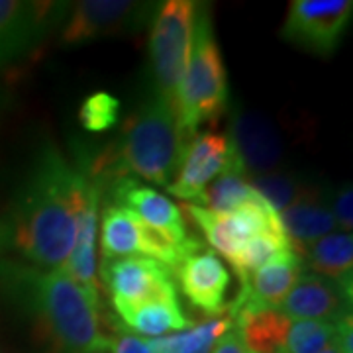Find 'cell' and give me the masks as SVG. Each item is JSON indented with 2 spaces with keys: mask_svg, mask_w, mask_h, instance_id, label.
<instances>
[{
  "mask_svg": "<svg viewBox=\"0 0 353 353\" xmlns=\"http://www.w3.org/2000/svg\"><path fill=\"white\" fill-rule=\"evenodd\" d=\"M94 181L46 145L14 202L10 245L38 269H61L75 245L81 214Z\"/></svg>",
  "mask_w": 353,
  "mask_h": 353,
  "instance_id": "1",
  "label": "cell"
},
{
  "mask_svg": "<svg viewBox=\"0 0 353 353\" xmlns=\"http://www.w3.org/2000/svg\"><path fill=\"white\" fill-rule=\"evenodd\" d=\"M0 287L36 318L53 353H110L112 336L101 310L61 269H38L0 259Z\"/></svg>",
  "mask_w": 353,
  "mask_h": 353,
  "instance_id": "2",
  "label": "cell"
},
{
  "mask_svg": "<svg viewBox=\"0 0 353 353\" xmlns=\"http://www.w3.org/2000/svg\"><path fill=\"white\" fill-rule=\"evenodd\" d=\"M189 139L175 108L153 92L150 101L128 116L120 138L92 161L87 173L99 187L120 176H141L167 187L175 179Z\"/></svg>",
  "mask_w": 353,
  "mask_h": 353,
  "instance_id": "3",
  "label": "cell"
},
{
  "mask_svg": "<svg viewBox=\"0 0 353 353\" xmlns=\"http://www.w3.org/2000/svg\"><path fill=\"white\" fill-rule=\"evenodd\" d=\"M230 88L222 53L208 8L199 6L187 65L176 88L175 110L183 132L192 138L199 128L226 112Z\"/></svg>",
  "mask_w": 353,
  "mask_h": 353,
  "instance_id": "4",
  "label": "cell"
},
{
  "mask_svg": "<svg viewBox=\"0 0 353 353\" xmlns=\"http://www.w3.org/2000/svg\"><path fill=\"white\" fill-rule=\"evenodd\" d=\"M199 2L167 0L157 6L150 34V63L155 94L175 108L176 88L187 65ZM176 112V110H175Z\"/></svg>",
  "mask_w": 353,
  "mask_h": 353,
  "instance_id": "5",
  "label": "cell"
},
{
  "mask_svg": "<svg viewBox=\"0 0 353 353\" xmlns=\"http://www.w3.org/2000/svg\"><path fill=\"white\" fill-rule=\"evenodd\" d=\"M102 261L116 257H148L167 269H176L189 255L202 250L199 240L187 245L175 243L163 234L145 226L130 210L106 202L101 224Z\"/></svg>",
  "mask_w": 353,
  "mask_h": 353,
  "instance_id": "6",
  "label": "cell"
},
{
  "mask_svg": "<svg viewBox=\"0 0 353 353\" xmlns=\"http://www.w3.org/2000/svg\"><path fill=\"white\" fill-rule=\"evenodd\" d=\"M155 2L134 0H81L69 10L61 32L63 46H83L102 38L136 34L152 24Z\"/></svg>",
  "mask_w": 353,
  "mask_h": 353,
  "instance_id": "7",
  "label": "cell"
},
{
  "mask_svg": "<svg viewBox=\"0 0 353 353\" xmlns=\"http://www.w3.org/2000/svg\"><path fill=\"white\" fill-rule=\"evenodd\" d=\"M352 16V0H292L281 38L299 50L330 57L340 48Z\"/></svg>",
  "mask_w": 353,
  "mask_h": 353,
  "instance_id": "8",
  "label": "cell"
},
{
  "mask_svg": "<svg viewBox=\"0 0 353 353\" xmlns=\"http://www.w3.org/2000/svg\"><path fill=\"white\" fill-rule=\"evenodd\" d=\"M181 210L189 212L194 224L204 232L206 241L216 252L222 253L228 261H232L241 248L259 234H285L281 216L269 206L267 201L241 206L228 214L212 212L196 204L183 206Z\"/></svg>",
  "mask_w": 353,
  "mask_h": 353,
  "instance_id": "9",
  "label": "cell"
},
{
  "mask_svg": "<svg viewBox=\"0 0 353 353\" xmlns=\"http://www.w3.org/2000/svg\"><path fill=\"white\" fill-rule=\"evenodd\" d=\"M228 171L243 173L228 136L216 132H199L189 139L175 179L167 185V190L183 201L199 202L204 189Z\"/></svg>",
  "mask_w": 353,
  "mask_h": 353,
  "instance_id": "10",
  "label": "cell"
},
{
  "mask_svg": "<svg viewBox=\"0 0 353 353\" xmlns=\"http://www.w3.org/2000/svg\"><path fill=\"white\" fill-rule=\"evenodd\" d=\"M101 277L112 304L179 301L171 269L148 257H116L102 261Z\"/></svg>",
  "mask_w": 353,
  "mask_h": 353,
  "instance_id": "11",
  "label": "cell"
},
{
  "mask_svg": "<svg viewBox=\"0 0 353 353\" xmlns=\"http://www.w3.org/2000/svg\"><path fill=\"white\" fill-rule=\"evenodd\" d=\"M303 273V257L294 250H285L273 255L241 283L238 299L226 308L228 318L234 322L238 316L261 310H279L281 303Z\"/></svg>",
  "mask_w": 353,
  "mask_h": 353,
  "instance_id": "12",
  "label": "cell"
},
{
  "mask_svg": "<svg viewBox=\"0 0 353 353\" xmlns=\"http://www.w3.org/2000/svg\"><path fill=\"white\" fill-rule=\"evenodd\" d=\"M67 4L0 0V65L24 57L59 20Z\"/></svg>",
  "mask_w": 353,
  "mask_h": 353,
  "instance_id": "13",
  "label": "cell"
},
{
  "mask_svg": "<svg viewBox=\"0 0 353 353\" xmlns=\"http://www.w3.org/2000/svg\"><path fill=\"white\" fill-rule=\"evenodd\" d=\"M108 202L130 210L145 226L153 228L175 243L187 245L196 240L187 232L185 216L175 202L153 187L138 183L134 176H120L112 181L108 185Z\"/></svg>",
  "mask_w": 353,
  "mask_h": 353,
  "instance_id": "14",
  "label": "cell"
},
{
  "mask_svg": "<svg viewBox=\"0 0 353 353\" xmlns=\"http://www.w3.org/2000/svg\"><path fill=\"white\" fill-rule=\"evenodd\" d=\"M279 310L290 320L338 324L352 316V281H334L314 273H303Z\"/></svg>",
  "mask_w": 353,
  "mask_h": 353,
  "instance_id": "15",
  "label": "cell"
},
{
  "mask_svg": "<svg viewBox=\"0 0 353 353\" xmlns=\"http://www.w3.org/2000/svg\"><path fill=\"white\" fill-rule=\"evenodd\" d=\"M228 139L248 179L279 171L283 161V141L267 118L248 110L234 112Z\"/></svg>",
  "mask_w": 353,
  "mask_h": 353,
  "instance_id": "16",
  "label": "cell"
},
{
  "mask_svg": "<svg viewBox=\"0 0 353 353\" xmlns=\"http://www.w3.org/2000/svg\"><path fill=\"white\" fill-rule=\"evenodd\" d=\"M175 271L181 290L192 306L214 318L226 312L224 301L232 277L214 250L194 252Z\"/></svg>",
  "mask_w": 353,
  "mask_h": 353,
  "instance_id": "17",
  "label": "cell"
},
{
  "mask_svg": "<svg viewBox=\"0 0 353 353\" xmlns=\"http://www.w3.org/2000/svg\"><path fill=\"white\" fill-rule=\"evenodd\" d=\"M99 201L101 189L94 183L85 202L79 230H77L75 245L69 253V259L61 267L67 277L75 281L81 289L97 303H101V287L97 279V232H99Z\"/></svg>",
  "mask_w": 353,
  "mask_h": 353,
  "instance_id": "18",
  "label": "cell"
},
{
  "mask_svg": "<svg viewBox=\"0 0 353 353\" xmlns=\"http://www.w3.org/2000/svg\"><path fill=\"white\" fill-rule=\"evenodd\" d=\"M128 328L148 338L190 328L189 316L179 301H145L138 304H112Z\"/></svg>",
  "mask_w": 353,
  "mask_h": 353,
  "instance_id": "19",
  "label": "cell"
},
{
  "mask_svg": "<svg viewBox=\"0 0 353 353\" xmlns=\"http://www.w3.org/2000/svg\"><path fill=\"white\" fill-rule=\"evenodd\" d=\"M279 216H281V224L287 234L290 248L299 255L310 243H314L316 240L328 234H334L336 230V220L332 216V210L328 206L320 204L318 199L296 202Z\"/></svg>",
  "mask_w": 353,
  "mask_h": 353,
  "instance_id": "20",
  "label": "cell"
},
{
  "mask_svg": "<svg viewBox=\"0 0 353 353\" xmlns=\"http://www.w3.org/2000/svg\"><path fill=\"white\" fill-rule=\"evenodd\" d=\"M304 267L312 269L314 275L334 279V281H352L353 267V238L352 234H328L314 243H310L303 253Z\"/></svg>",
  "mask_w": 353,
  "mask_h": 353,
  "instance_id": "21",
  "label": "cell"
},
{
  "mask_svg": "<svg viewBox=\"0 0 353 353\" xmlns=\"http://www.w3.org/2000/svg\"><path fill=\"white\" fill-rule=\"evenodd\" d=\"M290 324L292 320L281 310H261L234 320V328L253 353H283Z\"/></svg>",
  "mask_w": 353,
  "mask_h": 353,
  "instance_id": "22",
  "label": "cell"
},
{
  "mask_svg": "<svg viewBox=\"0 0 353 353\" xmlns=\"http://www.w3.org/2000/svg\"><path fill=\"white\" fill-rule=\"evenodd\" d=\"M232 326L234 322L228 316L224 318L218 316L208 322H202L199 326L183 330L181 334L148 340V345L152 353H212L216 341Z\"/></svg>",
  "mask_w": 353,
  "mask_h": 353,
  "instance_id": "23",
  "label": "cell"
},
{
  "mask_svg": "<svg viewBox=\"0 0 353 353\" xmlns=\"http://www.w3.org/2000/svg\"><path fill=\"white\" fill-rule=\"evenodd\" d=\"M261 201H265V199L253 189L248 176L243 173H238V171H228V173H222L218 179H214L204 189L199 202L206 210L228 214V212H234L241 206Z\"/></svg>",
  "mask_w": 353,
  "mask_h": 353,
  "instance_id": "24",
  "label": "cell"
},
{
  "mask_svg": "<svg viewBox=\"0 0 353 353\" xmlns=\"http://www.w3.org/2000/svg\"><path fill=\"white\" fill-rule=\"evenodd\" d=\"M250 183L253 189L257 190L265 201L269 202V206L281 214L292 204L303 201H312V189L306 187L303 181H299L296 176L275 171V173H265V175L250 176Z\"/></svg>",
  "mask_w": 353,
  "mask_h": 353,
  "instance_id": "25",
  "label": "cell"
},
{
  "mask_svg": "<svg viewBox=\"0 0 353 353\" xmlns=\"http://www.w3.org/2000/svg\"><path fill=\"white\" fill-rule=\"evenodd\" d=\"M336 340L338 324L296 320L290 324L283 353H320L330 345H336Z\"/></svg>",
  "mask_w": 353,
  "mask_h": 353,
  "instance_id": "26",
  "label": "cell"
},
{
  "mask_svg": "<svg viewBox=\"0 0 353 353\" xmlns=\"http://www.w3.org/2000/svg\"><path fill=\"white\" fill-rule=\"evenodd\" d=\"M285 250H292L285 234H259L248 241L230 263L234 267L240 283H243L253 271H257L273 255L285 252Z\"/></svg>",
  "mask_w": 353,
  "mask_h": 353,
  "instance_id": "27",
  "label": "cell"
},
{
  "mask_svg": "<svg viewBox=\"0 0 353 353\" xmlns=\"http://www.w3.org/2000/svg\"><path fill=\"white\" fill-rule=\"evenodd\" d=\"M122 102L106 90L92 92L79 108V122L87 132H108L118 124Z\"/></svg>",
  "mask_w": 353,
  "mask_h": 353,
  "instance_id": "28",
  "label": "cell"
},
{
  "mask_svg": "<svg viewBox=\"0 0 353 353\" xmlns=\"http://www.w3.org/2000/svg\"><path fill=\"white\" fill-rule=\"evenodd\" d=\"M332 216L336 220V226H340L345 234H352L353 228V192L352 185H343L336 196H334V206H332Z\"/></svg>",
  "mask_w": 353,
  "mask_h": 353,
  "instance_id": "29",
  "label": "cell"
},
{
  "mask_svg": "<svg viewBox=\"0 0 353 353\" xmlns=\"http://www.w3.org/2000/svg\"><path fill=\"white\" fill-rule=\"evenodd\" d=\"M110 353H152L148 340H139L132 334H118L112 338Z\"/></svg>",
  "mask_w": 353,
  "mask_h": 353,
  "instance_id": "30",
  "label": "cell"
},
{
  "mask_svg": "<svg viewBox=\"0 0 353 353\" xmlns=\"http://www.w3.org/2000/svg\"><path fill=\"white\" fill-rule=\"evenodd\" d=\"M212 353H253V352H250V350L245 347V343H243V340H241L240 332L232 326V328L228 330L226 334H224L220 340L216 341Z\"/></svg>",
  "mask_w": 353,
  "mask_h": 353,
  "instance_id": "31",
  "label": "cell"
},
{
  "mask_svg": "<svg viewBox=\"0 0 353 353\" xmlns=\"http://www.w3.org/2000/svg\"><path fill=\"white\" fill-rule=\"evenodd\" d=\"M6 248H10V234H8V224L0 220V259Z\"/></svg>",
  "mask_w": 353,
  "mask_h": 353,
  "instance_id": "32",
  "label": "cell"
},
{
  "mask_svg": "<svg viewBox=\"0 0 353 353\" xmlns=\"http://www.w3.org/2000/svg\"><path fill=\"white\" fill-rule=\"evenodd\" d=\"M320 353H341V352L338 350V345H330V347H326L324 352H320Z\"/></svg>",
  "mask_w": 353,
  "mask_h": 353,
  "instance_id": "33",
  "label": "cell"
}]
</instances>
